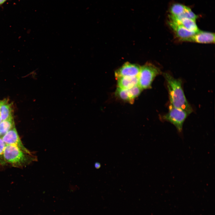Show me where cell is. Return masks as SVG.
<instances>
[{"mask_svg": "<svg viewBox=\"0 0 215 215\" xmlns=\"http://www.w3.org/2000/svg\"><path fill=\"white\" fill-rule=\"evenodd\" d=\"M7 0H0V6L3 4Z\"/></svg>", "mask_w": 215, "mask_h": 215, "instance_id": "obj_19", "label": "cell"}, {"mask_svg": "<svg viewBox=\"0 0 215 215\" xmlns=\"http://www.w3.org/2000/svg\"><path fill=\"white\" fill-rule=\"evenodd\" d=\"M14 127L13 120L2 121L0 123V136H3Z\"/></svg>", "mask_w": 215, "mask_h": 215, "instance_id": "obj_14", "label": "cell"}, {"mask_svg": "<svg viewBox=\"0 0 215 215\" xmlns=\"http://www.w3.org/2000/svg\"><path fill=\"white\" fill-rule=\"evenodd\" d=\"M116 79L117 87L122 89H128L138 85V76L121 77Z\"/></svg>", "mask_w": 215, "mask_h": 215, "instance_id": "obj_10", "label": "cell"}, {"mask_svg": "<svg viewBox=\"0 0 215 215\" xmlns=\"http://www.w3.org/2000/svg\"><path fill=\"white\" fill-rule=\"evenodd\" d=\"M169 96L171 105L185 111L188 115L193 110L186 99L182 86V81L168 73L164 74Z\"/></svg>", "mask_w": 215, "mask_h": 215, "instance_id": "obj_1", "label": "cell"}, {"mask_svg": "<svg viewBox=\"0 0 215 215\" xmlns=\"http://www.w3.org/2000/svg\"><path fill=\"white\" fill-rule=\"evenodd\" d=\"M3 156L6 163L15 167H23L38 160L36 156L28 154L17 146L12 145H6Z\"/></svg>", "mask_w": 215, "mask_h": 215, "instance_id": "obj_2", "label": "cell"}, {"mask_svg": "<svg viewBox=\"0 0 215 215\" xmlns=\"http://www.w3.org/2000/svg\"><path fill=\"white\" fill-rule=\"evenodd\" d=\"M198 16L196 15L189 7L183 13L177 17H174L170 15V20H179L182 19L186 18L192 19L196 21Z\"/></svg>", "mask_w": 215, "mask_h": 215, "instance_id": "obj_13", "label": "cell"}, {"mask_svg": "<svg viewBox=\"0 0 215 215\" xmlns=\"http://www.w3.org/2000/svg\"><path fill=\"white\" fill-rule=\"evenodd\" d=\"M1 138L6 145H16L26 153L33 155V153L27 149L23 145L15 127L8 131Z\"/></svg>", "mask_w": 215, "mask_h": 215, "instance_id": "obj_5", "label": "cell"}, {"mask_svg": "<svg viewBox=\"0 0 215 215\" xmlns=\"http://www.w3.org/2000/svg\"><path fill=\"white\" fill-rule=\"evenodd\" d=\"M0 115L2 121L13 120L12 103L7 99L0 101Z\"/></svg>", "mask_w": 215, "mask_h": 215, "instance_id": "obj_9", "label": "cell"}, {"mask_svg": "<svg viewBox=\"0 0 215 215\" xmlns=\"http://www.w3.org/2000/svg\"><path fill=\"white\" fill-rule=\"evenodd\" d=\"M188 8L180 4H174L170 7V15L174 17L178 16L184 12Z\"/></svg>", "mask_w": 215, "mask_h": 215, "instance_id": "obj_12", "label": "cell"}, {"mask_svg": "<svg viewBox=\"0 0 215 215\" xmlns=\"http://www.w3.org/2000/svg\"><path fill=\"white\" fill-rule=\"evenodd\" d=\"M115 94L116 96L123 100L131 104L134 102L130 96L128 89H124L117 87Z\"/></svg>", "mask_w": 215, "mask_h": 215, "instance_id": "obj_15", "label": "cell"}, {"mask_svg": "<svg viewBox=\"0 0 215 215\" xmlns=\"http://www.w3.org/2000/svg\"><path fill=\"white\" fill-rule=\"evenodd\" d=\"M6 144L1 138H0V164L5 165L6 163L4 160L3 154Z\"/></svg>", "mask_w": 215, "mask_h": 215, "instance_id": "obj_17", "label": "cell"}, {"mask_svg": "<svg viewBox=\"0 0 215 215\" xmlns=\"http://www.w3.org/2000/svg\"><path fill=\"white\" fill-rule=\"evenodd\" d=\"M2 121V120L1 116L0 115V123Z\"/></svg>", "mask_w": 215, "mask_h": 215, "instance_id": "obj_20", "label": "cell"}, {"mask_svg": "<svg viewBox=\"0 0 215 215\" xmlns=\"http://www.w3.org/2000/svg\"><path fill=\"white\" fill-rule=\"evenodd\" d=\"M168 24L175 36L180 41H184L196 33L189 30L182 26L171 20L169 22Z\"/></svg>", "mask_w": 215, "mask_h": 215, "instance_id": "obj_8", "label": "cell"}, {"mask_svg": "<svg viewBox=\"0 0 215 215\" xmlns=\"http://www.w3.org/2000/svg\"><path fill=\"white\" fill-rule=\"evenodd\" d=\"M128 90L131 99L134 101V99L139 95L143 89L137 85Z\"/></svg>", "mask_w": 215, "mask_h": 215, "instance_id": "obj_16", "label": "cell"}, {"mask_svg": "<svg viewBox=\"0 0 215 215\" xmlns=\"http://www.w3.org/2000/svg\"><path fill=\"white\" fill-rule=\"evenodd\" d=\"M161 73L158 67L151 63H146L141 67L138 85L143 90L150 88L155 78Z\"/></svg>", "mask_w": 215, "mask_h": 215, "instance_id": "obj_3", "label": "cell"}, {"mask_svg": "<svg viewBox=\"0 0 215 215\" xmlns=\"http://www.w3.org/2000/svg\"><path fill=\"white\" fill-rule=\"evenodd\" d=\"M188 115L185 111L171 105L168 113L164 116L163 118L173 124L178 132L181 133L183 123Z\"/></svg>", "mask_w": 215, "mask_h": 215, "instance_id": "obj_4", "label": "cell"}, {"mask_svg": "<svg viewBox=\"0 0 215 215\" xmlns=\"http://www.w3.org/2000/svg\"><path fill=\"white\" fill-rule=\"evenodd\" d=\"M184 41L202 44L214 43L215 34L211 32L199 30Z\"/></svg>", "mask_w": 215, "mask_h": 215, "instance_id": "obj_7", "label": "cell"}, {"mask_svg": "<svg viewBox=\"0 0 215 215\" xmlns=\"http://www.w3.org/2000/svg\"><path fill=\"white\" fill-rule=\"evenodd\" d=\"M140 68L138 64L127 62L115 71V76L116 79L123 77L138 76Z\"/></svg>", "mask_w": 215, "mask_h": 215, "instance_id": "obj_6", "label": "cell"}, {"mask_svg": "<svg viewBox=\"0 0 215 215\" xmlns=\"http://www.w3.org/2000/svg\"></svg>", "mask_w": 215, "mask_h": 215, "instance_id": "obj_21", "label": "cell"}, {"mask_svg": "<svg viewBox=\"0 0 215 215\" xmlns=\"http://www.w3.org/2000/svg\"><path fill=\"white\" fill-rule=\"evenodd\" d=\"M95 166L96 168H98L100 167V165L99 163H96L95 164Z\"/></svg>", "mask_w": 215, "mask_h": 215, "instance_id": "obj_18", "label": "cell"}, {"mask_svg": "<svg viewBox=\"0 0 215 215\" xmlns=\"http://www.w3.org/2000/svg\"><path fill=\"white\" fill-rule=\"evenodd\" d=\"M170 20L176 23L191 31L197 33L200 30L196 25V21L191 19L185 18L179 20L170 19Z\"/></svg>", "mask_w": 215, "mask_h": 215, "instance_id": "obj_11", "label": "cell"}]
</instances>
